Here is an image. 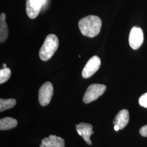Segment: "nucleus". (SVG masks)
I'll return each instance as SVG.
<instances>
[{"label": "nucleus", "mask_w": 147, "mask_h": 147, "mask_svg": "<svg viewBox=\"0 0 147 147\" xmlns=\"http://www.w3.org/2000/svg\"><path fill=\"white\" fill-rule=\"evenodd\" d=\"M129 112L127 110L123 109L120 111L113 121L114 125L119 126L120 130L124 128L129 121Z\"/></svg>", "instance_id": "9d476101"}, {"label": "nucleus", "mask_w": 147, "mask_h": 147, "mask_svg": "<svg viewBox=\"0 0 147 147\" xmlns=\"http://www.w3.org/2000/svg\"><path fill=\"white\" fill-rule=\"evenodd\" d=\"M53 94V88L52 84L46 82L41 86L38 92V100L40 105L45 106L48 105Z\"/></svg>", "instance_id": "20e7f679"}, {"label": "nucleus", "mask_w": 147, "mask_h": 147, "mask_svg": "<svg viewBox=\"0 0 147 147\" xmlns=\"http://www.w3.org/2000/svg\"><path fill=\"white\" fill-rule=\"evenodd\" d=\"M114 129H115V131H118L119 130H120L119 126H117V125H115V126H114Z\"/></svg>", "instance_id": "f3484780"}, {"label": "nucleus", "mask_w": 147, "mask_h": 147, "mask_svg": "<svg viewBox=\"0 0 147 147\" xmlns=\"http://www.w3.org/2000/svg\"><path fill=\"white\" fill-rule=\"evenodd\" d=\"M143 33L142 29L138 27H133L129 37L130 47L134 50L139 49L143 44Z\"/></svg>", "instance_id": "423d86ee"}, {"label": "nucleus", "mask_w": 147, "mask_h": 147, "mask_svg": "<svg viewBox=\"0 0 147 147\" xmlns=\"http://www.w3.org/2000/svg\"><path fill=\"white\" fill-rule=\"evenodd\" d=\"M101 60L97 56H94L89 59L85 65L82 71V76L84 79H87L94 75L100 68Z\"/></svg>", "instance_id": "39448f33"}, {"label": "nucleus", "mask_w": 147, "mask_h": 147, "mask_svg": "<svg viewBox=\"0 0 147 147\" xmlns=\"http://www.w3.org/2000/svg\"><path fill=\"white\" fill-rule=\"evenodd\" d=\"M5 13H1L0 16V42H4L8 37V28L5 22Z\"/></svg>", "instance_id": "9b49d317"}, {"label": "nucleus", "mask_w": 147, "mask_h": 147, "mask_svg": "<svg viewBox=\"0 0 147 147\" xmlns=\"http://www.w3.org/2000/svg\"><path fill=\"white\" fill-rule=\"evenodd\" d=\"M102 22L100 18L95 16H87L79 22V27L81 33L89 38L96 36L100 31Z\"/></svg>", "instance_id": "f257e3e1"}, {"label": "nucleus", "mask_w": 147, "mask_h": 147, "mask_svg": "<svg viewBox=\"0 0 147 147\" xmlns=\"http://www.w3.org/2000/svg\"><path fill=\"white\" fill-rule=\"evenodd\" d=\"M64 140L56 135H50L49 137L43 138L40 147H64Z\"/></svg>", "instance_id": "1a4fd4ad"}, {"label": "nucleus", "mask_w": 147, "mask_h": 147, "mask_svg": "<svg viewBox=\"0 0 147 147\" xmlns=\"http://www.w3.org/2000/svg\"><path fill=\"white\" fill-rule=\"evenodd\" d=\"M45 2V0H27L26 9L28 16L32 19L36 18Z\"/></svg>", "instance_id": "0eeeda50"}, {"label": "nucleus", "mask_w": 147, "mask_h": 147, "mask_svg": "<svg viewBox=\"0 0 147 147\" xmlns=\"http://www.w3.org/2000/svg\"><path fill=\"white\" fill-rule=\"evenodd\" d=\"M16 101L14 99H0V111L3 112L13 107L16 105Z\"/></svg>", "instance_id": "ddd939ff"}, {"label": "nucleus", "mask_w": 147, "mask_h": 147, "mask_svg": "<svg viewBox=\"0 0 147 147\" xmlns=\"http://www.w3.org/2000/svg\"><path fill=\"white\" fill-rule=\"evenodd\" d=\"M93 126L86 123H81L76 125V131L80 136L82 137L84 141L88 145L92 144L90 137L93 134Z\"/></svg>", "instance_id": "6e6552de"}, {"label": "nucleus", "mask_w": 147, "mask_h": 147, "mask_svg": "<svg viewBox=\"0 0 147 147\" xmlns=\"http://www.w3.org/2000/svg\"><path fill=\"white\" fill-rule=\"evenodd\" d=\"M58 46L59 40L57 37L53 34L48 35L39 50V57L43 61L49 60L57 50Z\"/></svg>", "instance_id": "f03ea898"}, {"label": "nucleus", "mask_w": 147, "mask_h": 147, "mask_svg": "<svg viewBox=\"0 0 147 147\" xmlns=\"http://www.w3.org/2000/svg\"><path fill=\"white\" fill-rule=\"evenodd\" d=\"M140 134L143 137H147V124L142 126L140 130Z\"/></svg>", "instance_id": "dca6fc26"}, {"label": "nucleus", "mask_w": 147, "mask_h": 147, "mask_svg": "<svg viewBox=\"0 0 147 147\" xmlns=\"http://www.w3.org/2000/svg\"><path fill=\"white\" fill-rule=\"evenodd\" d=\"M106 86L104 84H92L90 85L84 93L83 101L85 104H89L96 100L104 93Z\"/></svg>", "instance_id": "7ed1b4c3"}, {"label": "nucleus", "mask_w": 147, "mask_h": 147, "mask_svg": "<svg viewBox=\"0 0 147 147\" xmlns=\"http://www.w3.org/2000/svg\"><path fill=\"white\" fill-rule=\"evenodd\" d=\"M18 125V121L16 119L11 117H5L0 120V130H8L16 127Z\"/></svg>", "instance_id": "f8f14e48"}, {"label": "nucleus", "mask_w": 147, "mask_h": 147, "mask_svg": "<svg viewBox=\"0 0 147 147\" xmlns=\"http://www.w3.org/2000/svg\"><path fill=\"white\" fill-rule=\"evenodd\" d=\"M11 70L10 69L6 68L0 70V84H2L7 82L11 77Z\"/></svg>", "instance_id": "4468645a"}, {"label": "nucleus", "mask_w": 147, "mask_h": 147, "mask_svg": "<svg viewBox=\"0 0 147 147\" xmlns=\"http://www.w3.org/2000/svg\"><path fill=\"white\" fill-rule=\"evenodd\" d=\"M7 68V66H6V64H3V69H5Z\"/></svg>", "instance_id": "a211bd4d"}, {"label": "nucleus", "mask_w": 147, "mask_h": 147, "mask_svg": "<svg viewBox=\"0 0 147 147\" xmlns=\"http://www.w3.org/2000/svg\"><path fill=\"white\" fill-rule=\"evenodd\" d=\"M139 104L142 107L147 108V93L142 95L138 100Z\"/></svg>", "instance_id": "2eb2a0df"}]
</instances>
